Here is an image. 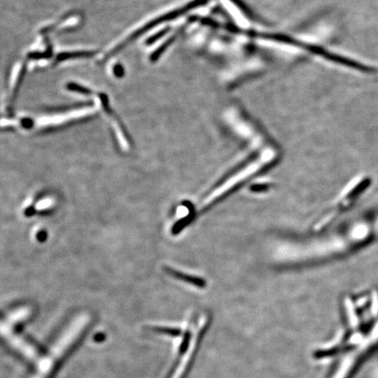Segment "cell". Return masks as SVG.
<instances>
[{
	"label": "cell",
	"mask_w": 378,
	"mask_h": 378,
	"mask_svg": "<svg viewBox=\"0 0 378 378\" xmlns=\"http://www.w3.org/2000/svg\"><path fill=\"white\" fill-rule=\"evenodd\" d=\"M67 88L69 90L82 93V94H89L92 93L91 90H89V89H87V88L83 87V86L79 85V84H75V83H68V85H67Z\"/></svg>",
	"instance_id": "cell-3"
},
{
	"label": "cell",
	"mask_w": 378,
	"mask_h": 378,
	"mask_svg": "<svg viewBox=\"0 0 378 378\" xmlns=\"http://www.w3.org/2000/svg\"><path fill=\"white\" fill-rule=\"evenodd\" d=\"M167 31H168V29L163 30V31H161L160 33H158L157 34H155V35L151 37V38L149 39L147 41L148 44H152V43H154V42H156L157 40H159V39L161 38L162 36H164V34H165Z\"/></svg>",
	"instance_id": "cell-4"
},
{
	"label": "cell",
	"mask_w": 378,
	"mask_h": 378,
	"mask_svg": "<svg viewBox=\"0 0 378 378\" xmlns=\"http://www.w3.org/2000/svg\"><path fill=\"white\" fill-rule=\"evenodd\" d=\"M114 72L118 77H121L124 74V68H122L121 65H117L114 68Z\"/></svg>",
	"instance_id": "cell-5"
},
{
	"label": "cell",
	"mask_w": 378,
	"mask_h": 378,
	"mask_svg": "<svg viewBox=\"0 0 378 378\" xmlns=\"http://www.w3.org/2000/svg\"><path fill=\"white\" fill-rule=\"evenodd\" d=\"M94 52H71V53H60L57 57L58 62L66 61L68 59H74V58H85V57H91L94 55Z\"/></svg>",
	"instance_id": "cell-2"
},
{
	"label": "cell",
	"mask_w": 378,
	"mask_h": 378,
	"mask_svg": "<svg viewBox=\"0 0 378 378\" xmlns=\"http://www.w3.org/2000/svg\"><path fill=\"white\" fill-rule=\"evenodd\" d=\"M166 272H168L169 274L174 276L175 278H179V279H182L183 281L188 282V283L194 284V285H202V282L200 279H198L195 277L193 276H189V275L184 274L183 272H178L176 270L172 269V268H166Z\"/></svg>",
	"instance_id": "cell-1"
},
{
	"label": "cell",
	"mask_w": 378,
	"mask_h": 378,
	"mask_svg": "<svg viewBox=\"0 0 378 378\" xmlns=\"http://www.w3.org/2000/svg\"><path fill=\"white\" fill-rule=\"evenodd\" d=\"M22 123H23V125L25 127H30L33 124V122H32V120H30V119H25V120L22 121Z\"/></svg>",
	"instance_id": "cell-6"
}]
</instances>
